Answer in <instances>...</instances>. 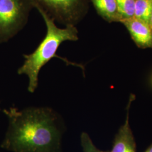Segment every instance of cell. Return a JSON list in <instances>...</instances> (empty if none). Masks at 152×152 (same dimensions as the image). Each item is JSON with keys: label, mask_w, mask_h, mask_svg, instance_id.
<instances>
[{"label": "cell", "mask_w": 152, "mask_h": 152, "mask_svg": "<svg viewBox=\"0 0 152 152\" xmlns=\"http://www.w3.org/2000/svg\"><path fill=\"white\" fill-rule=\"evenodd\" d=\"M2 112L8 127L1 147L12 152H62L64 126L61 117L49 107H11Z\"/></svg>", "instance_id": "cell-1"}, {"label": "cell", "mask_w": 152, "mask_h": 152, "mask_svg": "<svg viewBox=\"0 0 152 152\" xmlns=\"http://www.w3.org/2000/svg\"><path fill=\"white\" fill-rule=\"evenodd\" d=\"M37 10L45 23L46 36L32 53L24 55V63L18 71L19 75L27 76L29 81L28 90L31 93L35 92L38 87V76L41 69L53 58H58L62 59L67 65H78L56 54L63 42L67 41H76L78 39V32L76 26H67L64 28H59L55 24L54 20L46 12L39 9Z\"/></svg>", "instance_id": "cell-2"}, {"label": "cell", "mask_w": 152, "mask_h": 152, "mask_svg": "<svg viewBox=\"0 0 152 152\" xmlns=\"http://www.w3.org/2000/svg\"><path fill=\"white\" fill-rule=\"evenodd\" d=\"M33 8L29 0H0V44L9 41L26 26Z\"/></svg>", "instance_id": "cell-3"}, {"label": "cell", "mask_w": 152, "mask_h": 152, "mask_svg": "<svg viewBox=\"0 0 152 152\" xmlns=\"http://www.w3.org/2000/svg\"><path fill=\"white\" fill-rule=\"evenodd\" d=\"M34 8L46 12L55 22L67 26H76L85 15L87 0H29Z\"/></svg>", "instance_id": "cell-4"}, {"label": "cell", "mask_w": 152, "mask_h": 152, "mask_svg": "<svg viewBox=\"0 0 152 152\" xmlns=\"http://www.w3.org/2000/svg\"><path fill=\"white\" fill-rule=\"evenodd\" d=\"M135 44L140 48H152V30L149 24L135 17L122 20Z\"/></svg>", "instance_id": "cell-5"}, {"label": "cell", "mask_w": 152, "mask_h": 152, "mask_svg": "<svg viewBox=\"0 0 152 152\" xmlns=\"http://www.w3.org/2000/svg\"><path fill=\"white\" fill-rule=\"evenodd\" d=\"M131 102L127 109L125 123L114 137L112 150L109 152H136V142L129 124V109Z\"/></svg>", "instance_id": "cell-6"}, {"label": "cell", "mask_w": 152, "mask_h": 152, "mask_svg": "<svg viewBox=\"0 0 152 152\" xmlns=\"http://www.w3.org/2000/svg\"><path fill=\"white\" fill-rule=\"evenodd\" d=\"M98 14L107 22H120L116 0H90Z\"/></svg>", "instance_id": "cell-7"}, {"label": "cell", "mask_w": 152, "mask_h": 152, "mask_svg": "<svg viewBox=\"0 0 152 152\" xmlns=\"http://www.w3.org/2000/svg\"><path fill=\"white\" fill-rule=\"evenodd\" d=\"M152 12V0L135 1V18L149 24Z\"/></svg>", "instance_id": "cell-8"}, {"label": "cell", "mask_w": 152, "mask_h": 152, "mask_svg": "<svg viewBox=\"0 0 152 152\" xmlns=\"http://www.w3.org/2000/svg\"><path fill=\"white\" fill-rule=\"evenodd\" d=\"M136 0H116L121 20L130 19L135 16Z\"/></svg>", "instance_id": "cell-9"}, {"label": "cell", "mask_w": 152, "mask_h": 152, "mask_svg": "<svg viewBox=\"0 0 152 152\" xmlns=\"http://www.w3.org/2000/svg\"><path fill=\"white\" fill-rule=\"evenodd\" d=\"M81 144L83 152H109L99 149L94 145L90 136L85 132L81 135Z\"/></svg>", "instance_id": "cell-10"}, {"label": "cell", "mask_w": 152, "mask_h": 152, "mask_svg": "<svg viewBox=\"0 0 152 152\" xmlns=\"http://www.w3.org/2000/svg\"><path fill=\"white\" fill-rule=\"evenodd\" d=\"M144 152H152V144L147 148L146 151Z\"/></svg>", "instance_id": "cell-11"}, {"label": "cell", "mask_w": 152, "mask_h": 152, "mask_svg": "<svg viewBox=\"0 0 152 152\" xmlns=\"http://www.w3.org/2000/svg\"><path fill=\"white\" fill-rule=\"evenodd\" d=\"M149 24L150 26V27L151 28L152 30V14H151V18H150V20H149Z\"/></svg>", "instance_id": "cell-12"}]
</instances>
